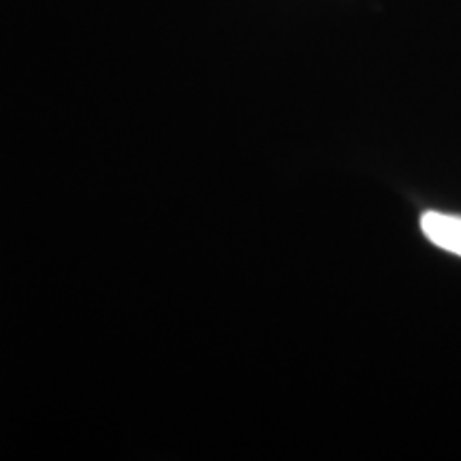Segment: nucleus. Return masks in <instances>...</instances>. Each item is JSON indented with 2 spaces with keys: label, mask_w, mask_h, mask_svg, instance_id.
<instances>
[{
  "label": "nucleus",
  "mask_w": 461,
  "mask_h": 461,
  "mask_svg": "<svg viewBox=\"0 0 461 461\" xmlns=\"http://www.w3.org/2000/svg\"><path fill=\"white\" fill-rule=\"evenodd\" d=\"M420 229L431 244L461 257V216L425 212L420 216Z\"/></svg>",
  "instance_id": "f257e3e1"
}]
</instances>
